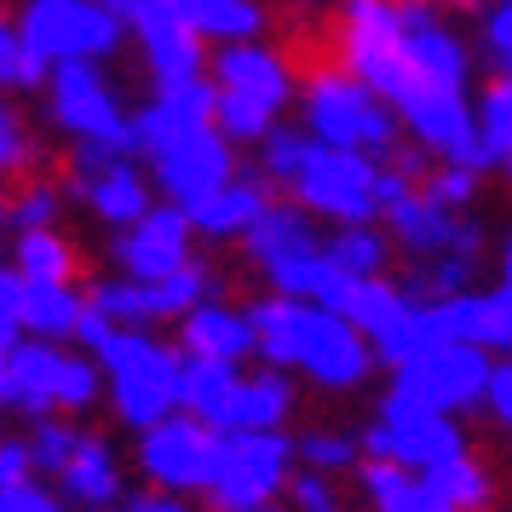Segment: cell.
<instances>
[{"label": "cell", "instance_id": "e575fe53", "mask_svg": "<svg viewBox=\"0 0 512 512\" xmlns=\"http://www.w3.org/2000/svg\"><path fill=\"white\" fill-rule=\"evenodd\" d=\"M415 190L426 202L449 208V213H472L478 208V190H484V173H478V167H455V162H432L415 179Z\"/></svg>", "mask_w": 512, "mask_h": 512}, {"label": "cell", "instance_id": "d6a6232c", "mask_svg": "<svg viewBox=\"0 0 512 512\" xmlns=\"http://www.w3.org/2000/svg\"><path fill=\"white\" fill-rule=\"evenodd\" d=\"M18 282H75L81 271V254H75V242L58 231H18L12 236V259H6Z\"/></svg>", "mask_w": 512, "mask_h": 512}, {"label": "cell", "instance_id": "7bdbcfd3", "mask_svg": "<svg viewBox=\"0 0 512 512\" xmlns=\"http://www.w3.org/2000/svg\"><path fill=\"white\" fill-rule=\"evenodd\" d=\"M29 478H35V461H29L24 432H6V426H0V489L29 484Z\"/></svg>", "mask_w": 512, "mask_h": 512}, {"label": "cell", "instance_id": "60d3db41", "mask_svg": "<svg viewBox=\"0 0 512 512\" xmlns=\"http://www.w3.org/2000/svg\"><path fill=\"white\" fill-rule=\"evenodd\" d=\"M18 300H24V282H18V271L0 259V357L24 340V328H18Z\"/></svg>", "mask_w": 512, "mask_h": 512}, {"label": "cell", "instance_id": "44dd1931", "mask_svg": "<svg viewBox=\"0 0 512 512\" xmlns=\"http://www.w3.org/2000/svg\"><path fill=\"white\" fill-rule=\"evenodd\" d=\"M208 87L213 93H231V98H248V104H265L271 116H282L294 93H300V75L294 64L282 58L277 47L265 41H236V47H219L208 58Z\"/></svg>", "mask_w": 512, "mask_h": 512}, {"label": "cell", "instance_id": "ee69618b", "mask_svg": "<svg viewBox=\"0 0 512 512\" xmlns=\"http://www.w3.org/2000/svg\"><path fill=\"white\" fill-rule=\"evenodd\" d=\"M104 512H196V501H179V495H150V489H127V495L110 501Z\"/></svg>", "mask_w": 512, "mask_h": 512}, {"label": "cell", "instance_id": "74e56055", "mask_svg": "<svg viewBox=\"0 0 512 512\" xmlns=\"http://www.w3.org/2000/svg\"><path fill=\"white\" fill-rule=\"evenodd\" d=\"M41 81H47V64L29 58L24 41H18V29L0 18V98L6 93H35Z\"/></svg>", "mask_w": 512, "mask_h": 512}, {"label": "cell", "instance_id": "1f68e13d", "mask_svg": "<svg viewBox=\"0 0 512 512\" xmlns=\"http://www.w3.org/2000/svg\"><path fill=\"white\" fill-rule=\"evenodd\" d=\"M294 461L300 472H323V478H351L363 449H357V426H340V420H311V426H294Z\"/></svg>", "mask_w": 512, "mask_h": 512}, {"label": "cell", "instance_id": "9c48e42d", "mask_svg": "<svg viewBox=\"0 0 512 512\" xmlns=\"http://www.w3.org/2000/svg\"><path fill=\"white\" fill-rule=\"evenodd\" d=\"M242 259H248V271L265 282V294H282V300H323L328 288V259H323V225L300 213L294 202H265L254 225L242 231Z\"/></svg>", "mask_w": 512, "mask_h": 512}, {"label": "cell", "instance_id": "d4e9b609", "mask_svg": "<svg viewBox=\"0 0 512 512\" xmlns=\"http://www.w3.org/2000/svg\"><path fill=\"white\" fill-rule=\"evenodd\" d=\"M265 202H271V185H265L259 173H231L213 196H202V202L185 213L190 236H196V242H242V231L265 213Z\"/></svg>", "mask_w": 512, "mask_h": 512}, {"label": "cell", "instance_id": "6da1fadb", "mask_svg": "<svg viewBox=\"0 0 512 512\" xmlns=\"http://www.w3.org/2000/svg\"><path fill=\"white\" fill-rule=\"evenodd\" d=\"M340 70L392 110L426 162L472 167V52L432 6L346 0Z\"/></svg>", "mask_w": 512, "mask_h": 512}, {"label": "cell", "instance_id": "30bf717a", "mask_svg": "<svg viewBox=\"0 0 512 512\" xmlns=\"http://www.w3.org/2000/svg\"><path fill=\"white\" fill-rule=\"evenodd\" d=\"M213 455H219V432L202 426L196 415H185V409H173V415L150 420L144 432H133L127 478H139L150 495L202 501L213 478Z\"/></svg>", "mask_w": 512, "mask_h": 512}, {"label": "cell", "instance_id": "4316f807", "mask_svg": "<svg viewBox=\"0 0 512 512\" xmlns=\"http://www.w3.org/2000/svg\"><path fill=\"white\" fill-rule=\"evenodd\" d=\"M173 18L196 35V41H213V47H236V41H259L271 12L265 0H167Z\"/></svg>", "mask_w": 512, "mask_h": 512}, {"label": "cell", "instance_id": "f6af8a7d", "mask_svg": "<svg viewBox=\"0 0 512 512\" xmlns=\"http://www.w3.org/2000/svg\"><path fill=\"white\" fill-rule=\"evenodd\" d=\"M93 6H98V12H110V18L127 29V12H133V0H93Z\"/></svg>", "mask_w": 512, "mask_h": 512}, {"label": "cell", "instance_id": "9a60e30c", "mask_svg": "<svg viewBox=\"0 0 512 512\" xmlns=\"http://www.w3.org/2000/svg\"><path fill=\"white\" fill-rule=\"evenodd\" d=\"M495 369V357L472 346H432L386 369V397L397 403H415V409H432V415H478V397H484V380Z\"/></svg>", "mask_w": 512, "mask_h": 512}, {"label": "cell", "instance_id": "e0dca14e", "mask_svg": "<svg viewBox=\"0 0 512 512\" xmlns=\"http://www.w3.org/2000/svg\"><path fill=\"white\" fill-rule=\"evenodd\" d=\"M64 196H75L110 236L127 231L156 202V190L144 179V167L133 162V150H104V144H70V190Z\"/></svg>", "mask_w": 512, "mask_h": 512}, {"label": "cell", "instance_id": "7c38bea8", "mask_svg": "<svg viewBox=\"0 0 512 512\" xmlns=\"http://www.w3.org/2000/svg\"><path fill=\"white\" fill-rule=\"evenodd\" d=\"M357 449L363 461L397 466V472H432L438 461L472 449V426L455 415H432V409H415V403H397V397H380L374 403L369 426L357 432Z\"/></svg>", "mask_w": 512, "mask_h": 512}, {"label": "cell", "instance_id": "8992f818", "mask_svg": "<svg viewBox=\"0 0 512 512\" xmlns=\"http://www.w3.org/2000/svg\"><path fill=\"white\" fill-rule=\"evenodd\" d=\"M24 443H29V461H35V478L58 489L70 512H104L133 484L116 438L87 426V420H70V415L24 420Z\"/></svg>", "mask_w": 512, "mask_h": 512}, {"label": "cell", "instance_id": "2e32d148", "mask_svg": "<svg viewBox=\"0 0 512 512\" xmlns=\"http://www.w3.org/2000/svg\"><path fill=\"white\" fill-rule=\"evenodd\" d=\"M81 294H87V311L110 328H167L179 323L196 300L213 294V271L202 259H190L185 271H173L162 282H127L110 271V277H93Z\"/></svg>", "mask_w": 512, "mask_h": 512}, {"label": "cell", "instance_id": "484cf974", "mask_svg": "<svg viewBox=\"0 0 512 512\" xmlns=\"http://www.w3.org/2000/svg\"><path fill=\"white\" fill-rule=\"evenodd\" d=\"M87 317V294L75 282H24V300H18V328L24 340H52V346H75Z\"/></svg>", "mask_w": 512, "mask_h": 512}, {"label": "cell", "instance_id": "8fae6325", "mask_svg": "<svg viewBox=\"0 0 512 512\" xmlns=\"http://www.w3.org/2000/svg\"><path fill=\"white\" fill-rule=\"evenodd\" d=\"M288 432H231V438H219L213 478H208V495L202 501L213 512L277 507L282 495H288V484H294V472H300Z\"/></svg>", "mask_w": 512, "mask_h": 512}, {"label": "cell", "instance_id": "4fadbf2b", "mask_svg": "<svg viewBox=\"0 0 512 512\" xmlns=\"http://www.w3.org/2000/svg\"><path fill=\"white\" fill-rule=\"evenodd\" d=\"M41 87H47V121L70 144L133 150V110L121 104V87L98 64H52Z\"/></svg>", "mask_w": 512, "mask_h": 512}, {"label": "cell", "instance_id": "5b68a950", "mask_svg": "<svg viewBox=\"0 0 512 512\" xmlns=\"http://www.w3.org/2000/svg\"><path fill=\"white\" fill-rule=\"evenodd\" d=\"M75 351L93 357L98 403L110 409L121 432H144L150 420L179 409V351L156 328H110L87 311Z\"/></svg>", "mask_w": 512, "mask_h": 512}, {"label": "cell", "instance_id": "ffe728a7", "mask_svg": "<svg viewBox=\"0 0 512 512\" xmlns=\"http://www.w3.org/2000/svg\"><path fill=\"white\" fill-rule=\"evenodd\" d=\"M190 259H196L190 219L179 208H167V202H150L127 231L110 236V265L127 282H162L173 271H185Z\"/></svg>", "mask_w": 512, "mask_h": 512}, {"label": "cell", "instance_id": "681fc988", "mask_svg": "<svg viewBox=\"0 0 512 512\" xmlns=\"http://www.w3.org/2000/svg\"><path fill=\"white\" fill-rule=\"evenodd\" d=\"M0 426H6V415H0Z\"/></svg>", "mask_w": 512, "mask_h": 512}, {"label": "cell", "instance_id": "52a82bcc", "mask_svg": "<svg viewBox=\"0 0 512 512\" xmlns=\"http://www.w3.org/2000/svg\"><path fill=\"white\" fill-rule=\"evenodd\" d=\"M98 409V374L93 357L52 340H18L0 357V415H70L87 420Z\"/></svg>", "mask_w": 512, "mask_h": 512}, {"label": "cell", "instance_id": "836d02e7", "mask_svg": "<svg viewBox=\"0 0 512 512\" xmlns=\"http://www.w3.org/2000/svg\"><path fill=\"white\" fill-rule=\"evenodd\" d=\"M64 208H70V196L58 179H41V173H24L12 196H0V219H6V231H58L64 225Z\"/></svg>", "mask_w": 512, "mask_h": 512}, {"label": "cell", "instance_id": "8d00e7d4", "mask_svg": "<svg viewBox=\"0 0 512 512\" xmlns=\"http://www.w3.org/2000/svg\"><path fill=\"white\" fill-rule=\"evenodd\" d=\"M35 162H41V144L29 133V121L18 116V104L0 98V185L6 179H24Z\"/></svg>", "mask_w": 512, "mask_h": 512}, {"label": "cell", "instance_id": "4dcf8cb0", "mask_svg": "<svg viewBox=\"0 0 512 512\" xmlns=\"http://www.w3.org/2000/svg\"><path fill=\"white\" fill-rule=\"evenodd\" d=\"M323 259H328V271H340V277H386L397 254H392V236L380 231V219H374V225H328Z\"/></svg>", "mask_w": 512, "mask_h": 512}, {"label": "cell", "instance_id": "ab89813d", "mask_svg": "<svg viewBox=\"0 0 512 512\" xmlns=\"http://www.w3.org/2000/svg\"><path fill=\"white\" fill-rule=\"evenodd\" d=\"M0 512H70V507H64V495H58L52 484L29 478V484L0 489Z\"/></svg>", "mask_w": 512, "mask_h": 512}, {"label": "cell", "instance_id": "ba28073f", "mask_svg": "<svg viewBox=\"0 0 512 512\" xmlns=\"http://www.w3.org/2000/svg\"><path fill=\"white\" fill-rule=\"evenodd\" d=\"M300 116H305V139L328 144V150H351V156H369V162H386L403 133H397V116L380 104V98L351 81L340 64H323L300 81Z\"/></svg>", "mask_w": 512, "mask_h": 512}, {"label": "cell", "instance_id": "cb8c5ba5", "mask_svg": "<svg viewBox=\"0 0 512 512\" xmlns=\"http://www.w3.org/2000/svg\"><path fill=\"white\" fill-rule=\"evenodd\" d=\"M127 24H133V35H139L144 70H150L156 87H179V81H196V75L208 70L202 41L173 18V6H167V0H133Z\"/></svg>", "mask_w": 512, "mask_h": 512}, {"label": "cell", "instance_id": "ac0fdd59", "mask_svg": "<svg viewBox=\"0 0 512 512\" xmlns=\"http://www.w3.org/2000/svg\"><path fill=\"white\" fill-rule=\"evenodd\" d=\"M380 231L392 236V254L420 259H438V254H466V259H484V219L478 213H449L438 202H426L415 185L403 190L397 202L380 208Z\"/></svg>", "mask_w": 512, "mask_h": 512}, {"label": "cell", "instance_id": "b9f144b4", "mask_svg": "<svg viewBox=\"0 0 512 512\" xmlns=\"http://www.w3.org/2000/svg\"><path fill=\"white\" fill-rule=\"evenodd\" d=\"M484 52H489V64L507 75L512 64V12H507V0H495L484 12Z\"/></svg>", "mask_w": 512, "mask_h": 512}, {"label": "cell", "instance_id": "603a6c76", "mask_svg": "<svg viewBox=\"0 0 512 512\" xmlns=\"http://www.w3.org/2000/svg\"><path fill=\"white\" fill-rule=\"evenodd\" d=\"M173 351L190 363H254V323L248 305L213 288L173 323Z\"/></svg>", "mask_w": 512, "mask_h": 512}, {"label": "cell", "instance_id": "277c9868", "mask_svg": "<svg viewBox=\"0 0 512 512\" xmlns=\"http://www.w3.org/2000/svg\"><path fill=\"white\" fill-rule=\"evenodd\" d=\"M259 150V179L282 190V202L311 213L317 225H374L380 219V162L351 156V150H328V144L305 139L300 127H271Z\"/></svg>", "mask_w": 512, "mask_h": 512}, {"label": "cell", "instance_id": "f546056e", "mask_svg": "<svg viewBox=\"0 0 512 512\" xmlns=\"http://www.w3.org/2000/svg\"><path fill=\"white\" fill-rule=\"evenodd\" d=\"M512 162V87L507 75H495L484 93L472 98V167L501 173Z\"/></svg>", "mask_w": 512, "mask_h": 512}, {"label": "cell", "instance_id": "7dc6e473", "mask_svg": "<svg viewBox=\"0 0 512 512\" xmlns=\"http://www.w3.org/2000/svg\"><path fill=\"white\" fill-rule=\"evenodd\" d=\"M397 6H438V0H397Z\"/></svg>", "mask_w": 512, "mask_h": 512}, {"label": "cell", "instance_id": "d590c367", "mask_svg": "<svg viewBox=\"0 0 512 512\" xmlns=\"http://www.w3.org/2000/svg\"><path fill=\"white\" fill-rule=\"evenodd\" d=\"M288 512H357L351 478H323V472H294V484L282 495Z\"/></svg>", "mask_w": 512, "mask_h": 512}, {"label": "cell", "instance_id": "83f0119b", "mask_svg": "<svg viewBox=\"0 0 512 512\" xmlns=\"http://www.w3.org/2000/svg\"><path fill=\"white\" fill-rule=\"evenodd\" d=\"M420 478L432 484V495L443 507H455V512H495V495H501V478H495V466H489V455L478 443L461 449V455H449V461H438Z\"/></svg>", "mask_w": 512, "mask_h": 512}, {"label": "cell", "instance_id": "5bb4252c", "mask_svg": "<svg viewBox=\"0 0 512 512\" xmlns=\"http://www.w3.org/2000/svg\"><path fill=\"white\" fill-rule=\"evenodd\" d=\"M18 41L41 64H104L121 47V24L98 12L93 0H24L18 12Z\"/></svg>", "mask_w": 512, "mask_h": 512}, {"label": "cell", "instance_id": "7a4b0ae2", "mask_svg": "<svg viewBox=\"0 0 512 512\" xmlns=\"http://www.w3.org/2000/svg\"><path fill=\"white\" fill-rule=\"evenodd\" d=\"M133 150L144 156V179L167 208L190 213L202 196L225 185L236 173V144L219 139L213 127V87L208 75L156 87L150 104L133 116Z\"/></svg>", "mask_w": 512, "mask_h": 512}, {"label": "cell", "instance_id": "3957f363", "mask_svg": "<svg viewBox=\"0 0 512 512\" xmlns=\"http://www.w3.org/2000/svg\"><path fill=\"white\" fill-rule=\"evenodd\" d=\"M248 323H254V363L288 374L294 386H311L323 397H357L374 380L369 340L323 305L265 294L248 305Z\"/></svg>", "mask_w": 512, "mask_h": 512}, {"label": "cell", "instance_id": "f1b7e54d", "mask_svg": "<svg viewBox=\"0 0 512 512\" xmlns=\"http://www.w3.org/2000/svg\"><path fill=\"white\" fill-rule=\"evenodd\" d=\"M351 484H357L351 489V495H357V512H455L432 495L426 478L397 472V466H380V461H357Z\"/></svg>", "mask_w": 512, "mask_h": 512}, {"label": "cell", "instance_id": "7402d4cb", "mask_svg": "<svg viewBox=\"0 0 512 512\" xmlns=\"http://www.w3.org/2000/svg\"><path fill=\"white\" fill-rule=\"evenodd\" d=\"M426 305H432L438 334L449 346H472V351H484V357H507V346H512V282L507 277H495L489 288L472 282L461 294L426 300Z\"/></svg>", "mask_w": 512, "mask_h": 512}, {"label": "cell", "instance_id": "f35d334b", "mask_svg": "<svg viewBox=\"0 0 512 512\" xmlns=\"http://www.w3.org/2000/svg\"><path fill=\"white\" fill-rule=\"evenodd\" d=\"M478 415H484L495 432L512 426V363L507 357H495V369H489V380H484V397H478Z\"/></svg>", "mask_w": 512, "mask_h": 512}, {"label": "cell", "instance_id": "bcb514c9", "mask_svg": "<svg viewBox=\"0 0 512 512\" xmlns=\"http://www.w3.org/2000/svg\"><path fill=\"white\" fill-rule=\"evenodd\" d=\"M242 512H288V507H282V501H277V507H242Z\"/></svg>", "mask_w": 512, "mask_h": 512}, {"label": "cell", "instance_id": "d6986e66", "mask_svg": "<svg viewBox=\"0 0 512 512\" xmlns=\"http://www.w3.org/2000/svg\"><path fill=\"white\" fill-rule=\"evenodd\" d=\"M294 415H300V386L288 374L265 369V363H242V369H231L225 392L202 415V426H213L219 438H231V432H288Z\"/></svg>", "mask_w": 512, "mask_h": 512}, {"label": "cell", "instance_id": "c3c4849f", "mask_svg": "<svg viewBox=\"0 0 512 512\" xmlns=\"http://www.w3.org/2000/svg\"><path fill=\"white\" fill-rule=\"evenodd\" d=\"M0 231H6V219H0Z\"/></svg>", "mask_w": 512, "mask_h": 512}]
</instances>
